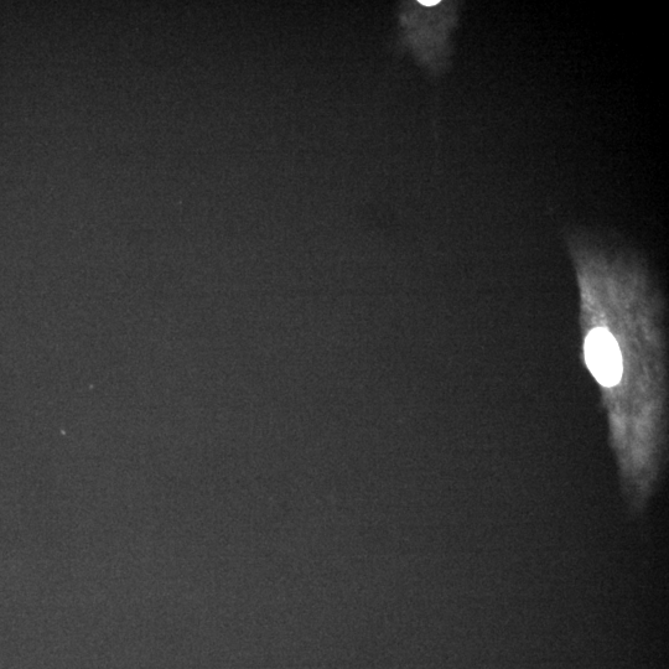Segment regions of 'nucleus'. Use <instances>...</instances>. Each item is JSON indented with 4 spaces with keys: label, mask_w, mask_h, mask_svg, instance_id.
<instances>
[{
    "label": "nucleus",
    "mask_w": 669,
    "mask_h": 669,
    "mask_svg": "<svg viewBox=\"0 0 669 669\" xmlns=\"http://www.w3.org/2000/svg\"><path fill=\"white\" fill-rule=\"evenodd\" d=\"M586 365L600 385L613 387L622 376V355L613 334L608 329L591 330L584 345Z\"/></svg>",
    "instance_id": "nucleus-1"
}]
</instances>
